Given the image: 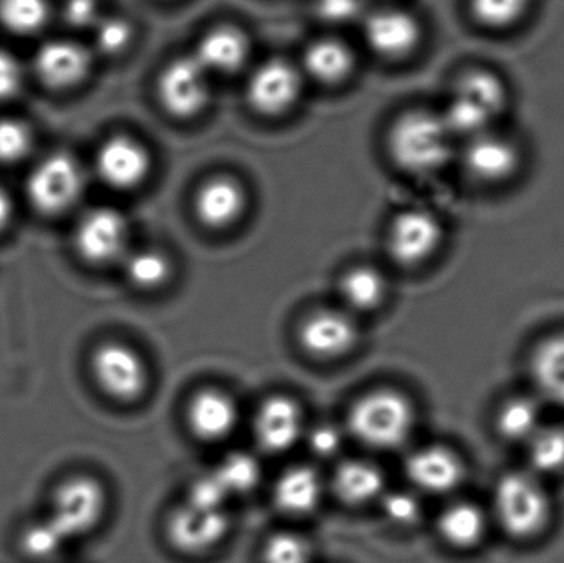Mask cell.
Wrapping results in <instances>:
<instances>
[{"label": "cell", "instance_id": "cell-43", "mask_svg": "<svg viewBox=\"0 0 564 563\" xmlns=\"http://www.w3.org/2000/svg\"><path fill=\"white\" fill-rule=\"evenodd\" d=\"M322 15L330 20H347L358 10V0H317Z\"/></svg>", "mask_w": 564, "mask_h": 563}, {"label": "cell", "instance_id": "cell-10", "mask_svg": "<svg viewBox=\"0 0 564 563\" xmlns=\"http://www.w3.org/2000/svg\"><path fill=\"white\" fill-rule=\"evenodd\" d=\"M230 532L227 511H204L185 502L169 516L165 535L169 544L185 557H205L217 551Z\"/></svg>", "mask_w": 564, "mask_h": 563}, {"label": "cell", "instance_id": "cell-29", "mask_svg": "<svg viewBox=\"0 0 564 563\" xmlns=\"http://www.w3.org/2000/svg\"><path fill=\"white\" fill-rule=\"evenodd\" d=\"M387 278L373 267H355L340 280V296L355 313L377 311L387 300Z\"/></svg>", "mask_w": 564, "mask_h": 563}, {"label": "cell", "instance_id": "cell-28", "mask_svg": "<svg viewBox=\"0 0 564 563\" xmlns=\"http://www.w3.org/2000/svg\"><path fill=\"white\" fill-rule=\"evenodd\" d=\"M542 405L540 399L517 396L500 405L496 416L499 435L507 442L525 445L542 429Z\"/></svg>", "mask_w": 564, "mask_h": 563}, {"label": "cell", "instance_id": "cell-23", "mask_svg": "<svg viewBox=\"0 0 564 563\" xmlns=\"http://www.w3.org/2000/svg\"><path fill=\"white\" fill-rule=\"evenodd\" d=\"M324 485L317 472L308 466H295L282 473L274 485V505L284 515L304 518L321 506Z\"/></svg>", "mask_w": 564, "mask_h": 563}, {"label": "cell", "instance_id": "cell-21", "mask_svg": "<svg viewBox=\"0 0 564 563\" xmlns=\"http://www.w3.org/2000/svg\"><path fill=\"white\" fill-rule=\"evenodd\" d=\"M240 410L237 402L220 389L198 390L187 405V425L195 439L217 443L237 429Z\"/></svg>", "mask_w": 564, "mask_h": 563}, {"label": "cell", "instance_id": "cell-44", "mask_svg": "<svg viewBox=\"0 0 564 563\" xmlns=\"http://www.w3.org/2000/svg\"><path fill=\"white\" fill-rule=\"evenodd\" d=\"M66 13L75 23H86L95 12V0H66Z\"/></svg>", "mask_w": 564, "mask_h": 563}, {"label": "cell", "instance_id": "cell-6", "mask_svg": "<svg viewBox=\"0 0 564 563\" xmlns=\"http://www.w3.org/2000/svg\"><path fill=\"white\" fill-rule=\"evenodd\" d=\"M108 496L98 479L73 476L53 492L52 509L46 518L68 541L83 538L101 524Z\"/></svg>", "mask_w": 564, "mask_h": 563}, {"label": "cell", "instance_id": "cell-1", "mask_svg": "<svg viewBox=\"0 0 564 563\" xmlns=\"http://www.w3.org/2000/svg\"><path fill=\"white\" fill-rule=\"evenodd\" d=\"M509 102L510 93L502 76L473 68L459 76L441 116L454 138L467 141L496 129Z\"/></svg>", "mask_w": 564, "mask_h": 563}, {"label": "cell", "instance_id": "cell-4", "mask_svg": "<svg viewBox=\"0 0 564 563\" xmlns=\"http://www.w3.org/2000/svg\"><path fill=\"white\" fill-rule=\"evenodd\" d=\"M494 516L510 538L527 541L542 534L552 519V499L543 478L530 469L500 476L494 489Z\"/></svg>", "mask_w": 564, "mask_h": 563}, {"label": "cell", "instance_id": "cell-31", "mask_svg": "<svg viewBox=\"0 0 564 563\" xmlns=\"http://www.w3.org/2000/svg\"><path fill=\"white\" fill-rule=\"evenodd\" d=\"M124 273L135 290H161L171 281L172 263L162 251L144 248L126 255Z\"/></svg>", "mask_w": 564, "mask_h": 563}, {"label": "cell", "instance_id": "cell-12", "mask_svg": "<svg viewBox=\"0 0 564 563\" xmlns=\"http://www.w3.org/2000/svg\"><path fill=\"white\" fill-rule=\"evenodd\" d=\"M444 241V227L426 210L401 212L388 231V253L400 267L416 268L430 261Z\"/></svg>", "mask_w": 564, "mask_h": 563}, {"label": "cell", "instance_id": "cell-25", "mask_svg": "<svg viewBox=\"0 0 564 563\" xmlns=\"http://www.w3.org/2000/svg\"><path fill=\"white\" fill-rule=\"evenodd\" d=\"M489 519L482 508L470 501H457L447 506L437 519V532L451 548L467 551L484 541Z\"/></svg>", "mask_w": 564, "mask_h": 563}, {"label": "cell", "instance_id": "cell-40", "mask_svg": "<svg viewBox=\"0 0 564 563\" xmlns=\"http://www.w3.org/2000/svg\"><path fill=\"white\" fill-rule=\"evenodd\" d=\"M132 40V26L122 19H108L96 26V43L108 55L124 52Z\"/></svg>", "mask_w": 564, "mask_h": 563}, {"label": "cell", "instance_id": "cell-39", "mask_svg": "<svg viewBox=\"0 0 564 563\" xmlns=\"http://www.w3.org/2000/svg\"><path fill=\"white\" fill-rule=\"evenodd\" d=\"M383 512L388 521L401 528L417 524L423 515L420 499L413 492L397 491L383 498Z\"/></svg>", "mask_w": 564, "mask_h": 563}, {"label": "cell", "instance_id": "cell-42", "mask_svg": "<svg viewBox=\"0 0 564 563\" xmlns=\"http://www.w3.org/2000/svg\"><path fill=\"white\" fill-rule=\"evenodd\" d=\"M308 445L314 455L321 456V458H330L340 452L341 433L332 425L317 426L308 435Z\"/></svg>", "mask_w": 564, "mask_h": 563}, {"label": "cell", "instance_id": "cell-15", "mask_svg": "<svg viewBox=\"0 0 564 563\" xmlns=\"http://www.w3.org/2000/svg\"><path fill=\"white\" fill-rule=\"evenodd\" d=\"M99 178L116 191H132L148 181L152 158L148 148L131 136H112L96 152Z\"/></svg>", "mask_w": 564, "mask_h": 563}, {"label": "cell", "instance_id": "cell-11", "mask_svg": "<svg viewBox=\"0 0 564 563\" xmlns=\"http://www.w3.org/2000/svg\"><path fill=\"white\" fill-rule=\"evenodd\" d=\"M522 162L520 145L496 129L467 139L464 145V169L477 184L487 187L509 184L519 174Z\"/></svg>", "mask_w": 564, "mask_h": 563}, {"label": "cell", "instance_id": "cell-17", "mask_svg": "<svg viewBox=\"0 0 564 563\" xmlns=\"http://www.w3.org/2000/svg\"><path fill=\"white\" fill-rule=\"evenodd\" d=\"M365 40L377 55L400 59L411 55L423 40V25L404 9L377 10L365 22Z\"/></svg>", "mask_w": 564, "mask_h": 563}, {"label": "cell", "instance_id": "cell-8", "mask_svg": "<svg viewBox=\"0 0 564 563\" xmlns=\"http://www.w3.org/2000/svg\"><path fill=\"white\" fill-rule=\"evenodd\" d=\"M158 96L162 108L174 118H195L210 101V75L194 55L178 56L162 68Z\"/></svg>", "mask_w": 564, "mask_h": 563}, {"label": "cell", "instance_id": "cell-37", "mask_svg": "<svg viewBox=\"0 0 564 563\" xmlns=\"http://www.w3.org/2000/svg\"><path fill=\"white\" fill-rule=\"evenodd\" d=\"M33 134L26 122L15 118L0 119V162L15 164L32 151Z\"/></svg>", "mask_w": 564, "mask_h": 563}, {"label": "cell", "instance_id": "cell-38", "mask_svg": "<svg viewBox=\"0 0 564 563\" xmlns=\"http://www.w3.org/2000/svg\"><path fill=\"white\" fill-rule=\"evenodd\" d=\"M230 498L231 496L221 485L220 478L215 475V472H212L192 483L191 489H188L187 505L204 509V511H225V505Z\"/></svg>", "mask_w": 564, "mask_h": 563}, {"label": "cell", "instance_id": "cell-16", "mask_svg": "<svg viewBox=\"0 0 564 563\" xmlns=\"http://www.w3.org/2000/svg\"><path fill=\"white\" fill-rule=\"evenodd\" d=\"M408 479L426 495H451L463 485L466 466L454 450L443 445L423 446L406 459Z\"/></svg>", "mask_w": 564, "mask_h": 563}, {"label": "cell", "instance_id": "cell-33", "mask_svg": "<svg viewBox=\"0 0 564 563\" xmlns=\"http://www.w3.org/2000/svg\"><path fill=\"white\" fill-rule=\"evenodd\" d=\"M46 0H0V25L15 35H33L48 22Z\"/></svg>", "mask_w": 564, "mask_h": 563}, {"label": "cell", "instance_id": "cell-5", "mask_svg": "<svg viewBox=\"0 0 564 563\" xmlns=\"http://www.w3.org/2000/svg\"><path fill=\"white\" fill-rule=\"evenodd\" d=\"M85 188L82 165L66 152L46 155L26 178L30 204L40 214L55 217L75 207Z\"/></svg>", "mask_w": 564, "mask_h": 563}, {"label": "cell", "instance_id": "cell-9", "mask_svg": "<svg viewBox=\"0 0 564 563\" xmlns=\"http://www.w3.org/2000/svg\"><path fill=\"white\" fill-rule=\"evenodd\" d=\"M73 241L79 257L93 267L124 260L129 243L128 220L116 208H91L76 224Z\"/></svg>", "mask_w": 564, "mask_h": 563}, {"label": "cell", "instance_id": "cell-34", "mask_svg": "<svg viewBox=\"0 0 564 563\" xmlns=\"http://www.w3.org/2000/svg\"><path fill=\"white\" fill-rule=\"evenodd\" d=\"M530 0H469V10L482 29L502 32L519 25L529 13Z\"/></svg>", "mask_w": 564, "mask_h": 563}, {"label": "cell", "instance_id": "cell-26", "mask_svg": "<svg viewBox=\"0 0 564 563\" xmlns=\"http://www.w3.org/2000/svg\"><path fill=\"white\" fill-rule=\"evenodd\" d=\"M334 491L344 505H368L383 495V473L373 463L347 459L335 472Z\"/></svg>", "mask_w": 564, "mask_h": 563}, {"label": "cell", "instance_id": "cell-27", "mask_svg": "<svg viewBox=\"0 0 564 563\" xmlns=\"http://www.w3.org/2000/svg\"><path fill=\"white\" fill-rule=\"evenodd\" d=\"M302 65L315 82L338 85L354 72L355 56L340 40L322 39L307 46Z\"/></svg>", "mask_w": 564, "mask_h": 563}, {"label": "cell", "instance_id": "cell-35", "mask_svg": "<svg viewBox=\"0 0 564 563\" xmlns=\"http://www.w3.org/2000/svg\"><path fill=\"white\" fill-rule=\"evenodd\" d=\"M214 472L231 498L253 491L261 479L260 463L248 453H231Z\"/></svg>", "mask_w": 564, "mask_h": 563}, {"label": "cell", "instance_id": "cell-30", "mask_svg": "<svg viewBox=\"0 0 564 563\" xmlns=\"http://www.w3.org/2000/svg\"><path fill=\"white\" fill-rule=\"evenodd\" d=\"M525 448L529 469L540 478L564 472V426L543 423Z\"/></svg>", "mask_w": 564, "mask_h": 563}, {"label": "cell", "instance_id": "cell-36", "mask_svg": "<svg viewBox=\"0 0 564 563\" xmlns=\"http://www.w3.org/2000/svg\"><path fill=\"white\" fill-rule=\"evenodd\" d=\"M261 563H312V548L292 532L271 535L261 552Z\"/></svg>", "mask_w": 564, "mask_h": 563}, {"label": "cell", "instance_id": "cell-19", "mask_svg": "<svg viewBox=\"0 0 564 563\" xmlns=\"http://www.w3.org/2000/svg\"><path fill=\"white\" fill-rule=\"evenodd\" d=\"M247 204V192L237 178L215 175L198 187L194 210L205 228L227 230L243 217Z\"/></svg>", "mask_w": 564, "mask_h": 563}, {"label": "cell", "instance_id": "cell-7", "mask_svg": "<svg viewBox=\"0 0 564 563\" xmlns=\"http://www.w3.org/2000/svg\"><path fill=\"white\" fill-rule=\"evenodd\" d=\"M89 366L98 389L116 402L134 403L148 392V364L126 344L102 343L93 353Z\"/></svg>", "mask_w": 564, "mask_h": 563}, {"label": "cell", "instance_id": "cell-41", "mask_svg": "<svg viewBox=\"0 0 564 563\" xmlns=\"http://www.w3.org/2000/svg\"><path fill=\"white\" fill-rule=\"evenodd\" d=\"M23 69L19 59L0 48V101L13 98L22 88Z\"/></svg>", "mask_w": 564, "mask_h": 563}, {"label": "cell", "instance_id": "cell-3", "mask_svg": "<svg viewBox=\"0 0 564 563\" xmlns=\"http://www.w3.org/2000/svg\"><path fill=\"white\" fill-rule=\"evenodd\" d=\"M347 422L351 435L361 445L377 452H393L413 435L416 410L404 393L377 389L355 400Z\"/></svg>", "mask_w": 564, "mask_h": 563}, {"label": "cell", "instance_id": "cell-45", "mask_svg": "<svg viewBox=\"0 0 564 563\" xmlns=\"http://www.w3.org/2000/svg\"><path fill=\"white\" fill-rule=\"evenodd\" d=\"M13 218V202L9 192L0 185V234L7 230Z\"/></svg>", "mask_w": 564, "mask_h": 563}, {"label": "cell", "instance_id": "cell-32", "mask_svg": "<svg viewBox=\"0 0 564 563\" xmlns=\"http://www.w3.org/2000/svg\"><path fill=\"white\" fill-rule=\"evenodd\" d=\"M68 539L48 518L32 522L20 534V551L26 561L53 563L68 544Z\"/></svg>", "mask_w": 564, "mask_h": 563}, {"label": "cell", "instance_id": "cell-18", "mask_svg": "<svg viewBox=\"0 0 564 563\" xmlns=\"http://www.w3.org/2000/svg\"><path fill=\"white\" fill-rule=\"evenodd\" d=\"M304 430L302 409L288 396H271L258 407L253 432L264 452L281 455L297 445Z\"/></svg>", "mask_w": 564, "mask_h": 563}, {"label": "cell", "instance_id": "cell-14", "mask_svg": "<svg viewBox=\"0 0 564 563\" xmlns=\"http://www.w3.org/2000/svg\"><path fill=\"white\" fill-rule=\"evenodd\" d=\"M302 93V75L285 59L261 63L247 83V98L254 111L281 116L297 102Z\"/></svg>", "mask_w": 564, "mask_h": 563}, {"label": "cell", "instance_id": "cell-22", "mask_svg": "<svg viewBox=\"0 0 564 563\" xmlns=\"http://www.w3.org/2000/svg\"><path fill=\"white\" fill-rule=\"evenodd\" d=\"M192 55L207 69L208 75H234L250 58V40L243 30L220 25L208 30Z\"/></svg>", "mask_w": 564, "mask_h": 563}, {"label": "cell", "instance_id": "cell-20", "mask_svg": "<svg viewBox=\"0 0 564 563\" xmlns=\"http://www.w3.org/2000/svg\"><path fill=\"white\" fill-rule=\"evenodd\" d=\"M36 76L52 89H69L85 82L91 72V55L85 46L72 40L43 43L35 55Z\"/></svg>", "mask_w": 564, "mask_h": 563}, {"label": "cell", "instance_id": "cell-24", "mask_svg": "<svg viewBox=\"0 0 564 563\" xmlns=\"http://www.w3.org/2000/svg\"><path fill=\"white\" fill-rule=\"evenodd\" d=\"M530 377L540 400L564 407V333L553 334L535 347Z\"/></svg>", "mask_w": 564, "mask_h": 563}, {"label": "cell", "instance_id": "cell-2", "mask_svg": "<svg viewBox=\"0 0 564 563\" xmlns=\"http://www.w3.org/2000/svg\"><path fill=\"white\" fill-rule=\"evenodd\" d=\"M457 139L441 112L414 111L401 115L388 132V151L398 167L426 175L449 164Z\"/></svg>", "mask_w": 564, "mask_h": 563}, {"label": "cell", "instance_id": "cell-13", "mask_svg": "<svg viewBox=\"0 0 564 563\" xmlns=\"http://www.w3.org/2000/svg\"><path fill=\"white\" fill-rule=\"evenodd\" d=\"M297 337L307 356L327 362L348 356L357 347L360 331L350 314L321 310L302 321Z\"/></svg>", "mask_w": 564, "mask_h": 563}]
</instances>
